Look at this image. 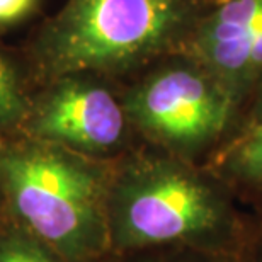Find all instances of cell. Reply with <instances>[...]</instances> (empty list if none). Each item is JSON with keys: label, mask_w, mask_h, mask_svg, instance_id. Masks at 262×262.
<instances>
[{"label": "cell", "mask_w": 262, "mask_h": 262, "mask_svg": "<svg viewBox=\"0 0 262 262\" xmlns=\"http://www.w3.org/2000/svg\"><path fill=\"white\" fill-rule=\"evenodd\" d=\"M204 164L159 148L113 162L106 213L111 255L182 247L237 260L254 225Z\"/></svg>", "instance_id": "obj_1"}, {"label": "cell", "mask_w": 262, "mask_h": 262, "mask_svg": "<svg viewBox=\"0 0 262 262\" xmlns=\"http://www.w3.org/2000/svg\"><path fill=\"white\" fill-rule=\"evenodd\" d=\"M113 162L33 138L0 143V194L19 227L63 262H104Z\"/></svg>", "instance_id": "obj_2"}, {"label": "cell", "mask_w": 262, "mask_h": 262, "mask_svg": "<svg viewBox=\"0 0 262 262\" xmlns=\"http://www.w3.org/2000/svg\"><path fill=\"white\" fill-rule=\"evenodd\" d=\"M191 0H67L36 36V68L50 78L119 73L174 50L194 24Z\"/></svg>", "instance_id": "obj_3"}, {"label": "cell", "mask_w": 262, "mask_h": 262, "mask_svg": "<svg viewBox=\"0 0 262 262\" xmlns=\"http://www.w3.org/2000/svg\"><path fill=\"white\" fill-rule=\"evenodd\" d=\"M121 99L131 128L154 148L196 164L228 138L240 114L222 83L182 53L148 72Z\"/></svg>", "instance_id": "obj_4"}, {"label": "cell", "mask_w": 262, "mask_h": 262, "mask_svg": "<svg viewBox=\"0 0 262 262\" xmlns=\"http://www.w3.org/2000/svg\"><path fill=\"white\" fill-rule=\"evenodd\" d=\"M26 138L99 160L123 155L133 131L123 99L91 73L53 78L20 121Z\"/></svg>", "instance_id": "obj_5"}, {"label": "cell", "mask_w": 262, "mask_h": 262, "mask_svg": "<svg viewBox=\"0 0 262 262\" xmlns=\"http://www.w3.org/2000/svg\"><path fill=\"white\" fill-rule=\"evenodd\" d=\"M181 53L222 83L242 113L262 80V0H223L194 20Z\"/></svg>", "instance_id": "obj_6"}, {"label": "cell", "mask_w": 262, "mask_h": 262, "mask_svg": "<svg viewBox=\"0 0 262 262\" xmlns=\"http://www.w3.org/2000/svg\"><path fill=\"white\" fill-rule=\"evenodd\" d=\"M204 165L227 184L240 203L262 214V121L240 124L208 157Z\"/></svg>", "instance_id": "obj_7"}, {"label": "cell", "mask_w": 262, "mask_h": 262, "mask_svg": "<svg viewBox=\"0 0 262 262\" xmlns=\"http://www.w3.org/2000/svg\"><path fill=\"white\" fill-rule=\"evenodd\" d=\"M29 107L20 73L14 60L0 50V129L20 124Z\"/></svg>", "instance_id": "obj_8"}, {"label": "cell", "mask_w": 262, "mask_h": 262, "mask_svg": "<svg viewBox=\"0 0 262 262\" xmlns=\"http://www.w3.org/2000/svg\"><path fill=\"white\" fill-rule=\"evenodd\" d=\"M0 262H63L19 225L0 232Z\"/></svg>", "instance_id": "obj_9"}, {"label": "cell", "mask_w": 262, "mask_h": 262, "mask_svg": "<svg viewBox=\"0 0 262 262\" xmlns=\"http://www.w3.org/2000/svg\"><path fill=\"white\" fill-rule=\"evenodd\" d=\"M104 262H235V260L198 252V250L192 249L164 247V249L141 250V252H131L121 255H109Z\"/></svg>", "instance_id": "obj_10"}, {"label": "cell", "mask_w": 262, "mask_h": 262, "mask_svg": "<svg viewBox=\"0 0 262 262\" xmlns=\"http://www.w3.org/2000/svg\"><path fill=\"white\" fill-rule=\"evenodd\" d=\"M38 0H0V29L19 24L34 12Z\"/></svg>", "instance_id": "obj_11"}, {"label": "cell", "mask_w": 262, "mask_h": 262, "mask_svg": "<svg viewBox=\"0 0 262 262\" xmlns=\"http://www.w3.org/2000/svg\"><path fill=\"white\" fill-rule=\"evenodd\" d=\"M235 262H262V214L254 213V225Z\"/></svg>", "instance_id": "obj_12"}, {"label": "cell", "mask_w": 262, "mask_h": 262, "mask_svg": "<svg viewBox=\"0 0 262 262\" xmlns=\"http://www.w3.org/2000/svg\"><path fill=\"white\" fill-rule=\"evenodd\" d=\"M257 121H262V80L259 82L257 89L254 91L252 97H250V101L247 104L242 124H250Z\"/></svg>", "instance_id": "obj_13"}]
</instances>
